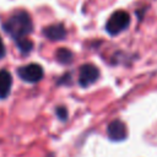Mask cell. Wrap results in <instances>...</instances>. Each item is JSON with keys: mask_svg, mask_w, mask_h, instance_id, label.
I'll list each match as a JSON object with an SVG mask.
<instances>
[{"mask_svg": "<svg viewBox=\"0 0 157 157\" xmlns=\"http://www.w3.org/2000/svg\"><path fill=\"white\" fill-rule=\"evenodd\" d=\"M17 76L27 83H37L44 77V69L38 63H29L21 65L16 70Z\"/></svg>", "mask_w": 157, "mask_h": 157, "instance_id": "3957f363", "label": "cell"}, {"mask_svg": "<svg viewBox=\"0 0 157 157\" xmlns=\"http://www.w3.org/2000/svg\"><path fill=\"white\" fill-rule=\"evenodd\" d=\"M107 135H108V139L112 141H123L128 136L126 125L120 119H115L108 124Z\"/></svg>", "mask_w": 157, "mask_h": 157, "instance_id": "8992f818", "label": "cell"}, {"mask_svg": "<svg viewBox=\"0 0 157 157\" xmlns=\"http://www.w3.org/2000/svg\"><path fill=\"white\" fill-rule=\"evenodd\" d=\"M12 83H13V78L11 72L5 67L0 69V101L9 98L11 93Z\"/></svg>", "mask_w": 157, "mask_h": 157, "instance_id": "52a82bcc", "label": "cell"}, {"mask_svg": "<svg viewBox=\"0 0 157 157\" xmlns=\"http://www.w3.org/2000/svg\"><path fill=\"white\" fill-rule=\"evenodd\" d=\"M5 55H6V47H5V44L2 42V38L0 36V59H4Z\"/></svg>", "mask_w": 157, "mask_h": 157, "instance_id": "7c38bea8", "label": "cell"}, {"mask_svg": "<svg viewBox=\"0 0 157 157\" xmlns=\"http://www.w3.org/2000/svg\"><path fill=\"white\" fill-rule=\"evenodd\" d=\"M42 34L52 42H59V40H64L67 37V29L63 22H56L45 26L42 29Z\"/></svg>", "mask_w": 157, "mask_h": 157, "instance_id": "5b68a950", "label": "cell"}, {"mask_svg": "<svg viewBox=\"0 0 157 157\" xmlns=\"http://www.w3.org/2000/svg\"><path fill=\"white\" fill-rule=\"evenodd\" d=\"M2 31L16 43L27 38L34 29L31 15L26 10H16L1 25Z\"/></svg>", "mask_w": 157, "mask_h": 157, "instance_id": "6da1fadb", "label": "cell"}, {"mask_svg": "<svg viewBox=\"0 0 157 157\" xmlns=\"http://www.w3.org/2000/svg\"><path fill=\"white\" fill-rule=\"evenodd\" d=\"M47 157H54V153H50L49 156H47Z\"/></svg>", "mask_w": 157, "mask_h": 157, "instance_id": "5bb4252c", "label": "cell"}, {"mask_svg": "<svg viewBox=\"0 0 157 157\" xmlns=\"http://www.w3.org/2000/svg\"><path fill=\"white\" fill-rule=\"evenodd\" d=\"M55 60L61 65H69L74 61V53L67 48H58L55 52Z\"/></svg>", "mask_w": 157, "mask_h": 157, "instance_id": "ba28073f", "label": "cell"}, {"mask_svg": "<svg viewBox=\"0 0 157 157\" xmlns=\"http://www.w3.org/2000/svg\"><path fill=\"white\" fill-rule=\"evenodd\" d=\"M72 80H71V72H65L64 75H61L58 81H56V85L58 86H67V85H71Z\"/></svg>", "mask_w": 157, "mask_h": 157, "instance_id": "8fae6325", "label": "cell"}, {"mask_svg": "<svg viewBox=\"0 0 157 157\" xmlns=\"http://www.w3.org/2000/svg\"><path fill=\"white\" fill-rule=\"evenodd\" d=\"M16 44V47H17V49H18V52L22 54V55H28L32 50H33V48H34V44H33V42L27 37V38H23V39H21V40H18V42H16L15 43Z\"/></svg>", "mask_w": 157, "mask_h": 157, "instance_id": "9c48e42d", "label": "cell"}, {"mask_svg": "<svg viewBox=\"0 0 157 157\" xmlns=\"http://www.w3.org/2000/svg\"><path fill=\"white\" fill-rule=\"evenodd\" d=\"M99 77V69L91 63L82 64L78 67V85L81 87H88L93 85Z\"/></svg>", "mask_w": 157, "mask_h": 157, "instance_id": "277c9868", "label": "cell"}, {"mask_svg": "<svg viewBox=\"0 0 157 157\" xmlns=\"http://www.w3.org/2000/svg\"><path fill=\"white\" fill-rule=\"evenodd\" d=\"M130 21H131V17L129 12H126L125 10H117L107 20L105 26H104L105 32L109 36L115 37L129 28Z\"/></svg>", "mask_w": 157, "mask_h": 157, "instance_id": "7a4b0ae2", "label": "cell"}, {"mask_svg": "<svg viewBox=\"0 0 157 157\" xmlns=\"http://www.w3.org/2000/svg\"><path fill=\"white\" fill-rule=\"evenodd\" d=\"M55 115L59 120L66 121V119L69 117V112L65 105H58V107H55Z\"/></svg>", "mask_w": 157, "mask_h": 157, "instance_id": "30bf717a", "label": "cell"}, {"mask_svg": "<svg viewBox=\"0 0 157 157\" xmlns=\"http://www.w3.org/2000/svg\"><path fill=\"white\" fill-rule=\"evenodd\" d=\"M147 10V7H142L141 10L140 9H136V11H135V13H139V17H140V20H141V17H142V15H144V12Z\"/></svg>", "mask_w": 157, "mask_h": 157, "instance_id": "4fadbf2b", "label": "cell"}]
</instances>
